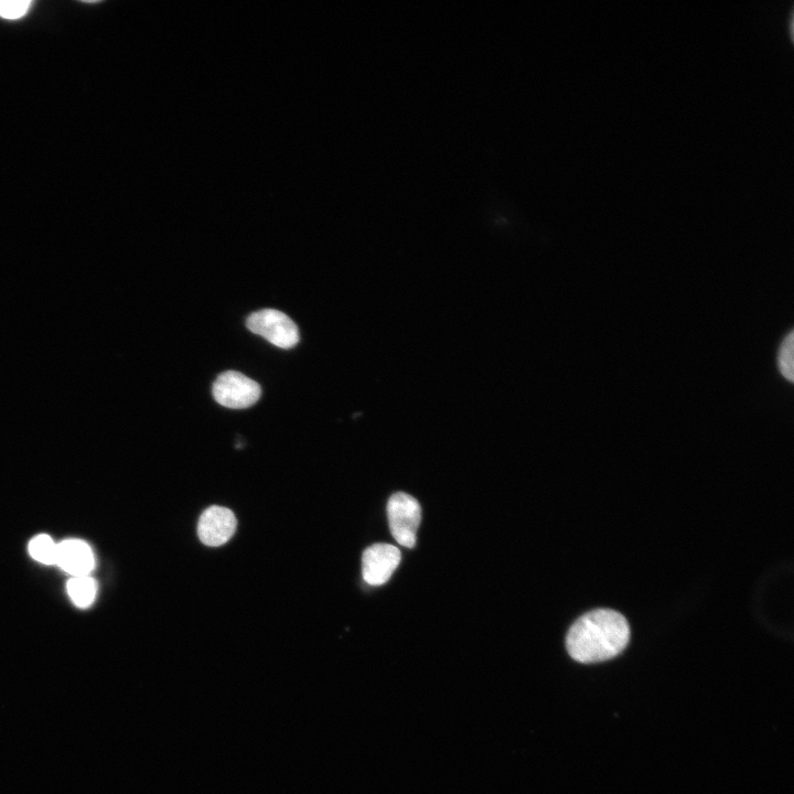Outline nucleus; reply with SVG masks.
Instances as JSON below:
<instances>
[{"label":"nucleus","mask_w":794,"mask_h":794,"mask_svg":"<svg viewBox=\"0 0 794 794\" xmlns=\"http://www.w3.org/2000/svg\"><path fill=\"white\" fill-rule=\"evenodd\" d=\"M625 618L613 610L597 609L580 616L569 629L566 646L580 663H597L615 657L629 643Z\"/></svg>","instance_id":"1"},{"label":"nucleus","mask_w":794,"mask_h":794,"mask_svg":"<svg viewBox=\"0 0 794 794\" xmlns=\"http://www.w3.org/2000/svg\"><path fill=\"white\" fill-rule=\"evenodd\" d=\"M247 329L281 348H291L300 340L297 324L283 312L261 309L246 319Z\"/></svg>","instance_id":"2"},{"label":"nucleus","mask_w":794,"mask_h":794,"mask_svg":"<svg viewBox=\"0 0 794 794\" xmlns=\"http://www.w3.org/2000/svg\"><path fill=\"white\" fill-rule=\"evenodd\" d=\"M387 517L395 540L404 547H414L421 519L418 501L404 492L394 493L387 502Z\"/></svg>","instance_id":"3"},{"label":"nucleus","mask_w":794,"mask_h":794,"mask_svg":"<svg viewBox=\"0 0 794 794\" xmlns=\"http://www.w3.org/2000/svg\"><path fill=\"white\" fill-rule=\"evenodd\" d=\"M212 393L221 406L244 409L258 401L261 388L257 382L244 374L226 371L216 377Z\"/></svg>","instance_id":"4"},{"label":"nucleus","mask_w":794,"mask_h":794,"mask_svg":"<svg viewBox=\"0 0 794 794\" xmlns=\"http://www.w3.org/2000/svg\"><path fill=\"white\" fill-rule=\"evenodd\" d=\"M400 550L389 544H374L362 556V575L371 586H380L389 580L400 562Z\"/></svg>","instance_id":"5"},{"label":"nucleus","mask_w":794,"mask_h":794,"mask_svg":"<svg viewBox=\"0 0 794 794\" xmlns=\"http://www.w3.org/2000/svg\"><path fill=\"white\" fill-rule=\"evenodd\" d=\"M237 519L234 513L223 506L213 505L206 508L197 523L200 540L211 547L225 544L234 535Z\"/></svg>","instance_id":"6"},{"label":"nucleus","mask_w":794,"mask_h":794,"mask_svg":"<svg viewBox=\"0 0 794 794\" xmlns=\"http://www.w3.org/2000/svg\"><path fill=\"white\" fill-rule=\"evenodd\" d=\"M55 565L72 577L87 576L94 567V556L85 541L66 539L57 545Z\"/></svg>","instance_id":"7"},{"label":"nucleus","mask_w":794,"mask_h":794,"mask_svg":"<svg viewBox=\"0 0 794 794\" xmlns=\"http://www.w3.org/2000/svg\"><path fill=\"white\" fill-rule=\"evenodd\" d=\"M96 582L89 575L72 577L67 582V592L78 608L90 605L96 597Z\"/></svg>","instance_id":"8"},{"label":"nucleus","mask_w":794,"mask_h":794,"mask_svg":"<svg viewBox=\"0 0 794 794\" xmlns=\"http://www.w3.org/2000/svg\"><path fill=\"white\" fill-rule=\"evenodd\" d=\"M57 545L45 534L37 535L29 543V552L44 565H55Z\"/></svg>","instance_id":"9"},{"label":"nucleus","mask_w":794,"mask_h":794,"mask_svg":"<svg viewBox=\"0 0 794 794\" xmlns=\"http://www.w3.org/2000/svg\"><path fill=\"white\" fill-rule=\"evenodd\" d=\"M794 332L791 330L782 340L777 354V367L782 376L792 383L794 380Z\"/></svg>","instance_id":"10"},{"label":"nucleus","mask_w":794,"mask_h":794,"mask_svg":"<svg viewBox=\"0 0 794 794\" xmlns=\"http://www.w3.org/2000/svg\"><path fill=\"white\" fill-rule=\"evenodd\" d=\"M32 1L29 0H0V18L15 20L24 17Z\"/></svg>","instance_id":"11"}]
</instances>
